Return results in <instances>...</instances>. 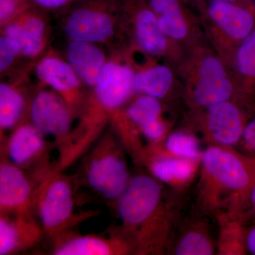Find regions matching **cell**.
<instances>
[{
    "label": "cell",
    "mask_w": 255,
    "mask_h": 255,
    "mask_svg": "<svg viewBox=\"0 0 255 255\" xmlns=\"http://www.w3.org/2000/svg\"><path fill=\"white\" fill-rule=\"evenodd\" d=\"M189 103L206 108L226 102H238L232 70L207 43L187 48L175 68Z\"/></svg>",
    "instance_id": "1"
},
{
    "label": "cell",
    "mask_w": 255,
    "mask_h": 255,
    "mask_svg": "<svg viewBox=\"0 0 255 255\" xmlns=\"http://www.w3.org/2000/svg\"><path fill=\"white\" fill-rule=\"evenodd\" d=\"M196 8L208 43L231 69L238 46L255 28V10L223 0H201Z\"/></svg>",
    "instance_id": "2"
},
{
    "label": "cell",
    "mask_w": 255,
    "mask_h": 255,
    "mask_svg": "<svg viewBox=\"0 0 255 255\" xmlns=\"http://www.w3.org/2000/svg\"><path fill=\"white\" fill-rule=\"evenodd\" d=\"M162 191L157 179L140 174L130 177L118 199L119 218L128 232L137 233L135 244L140 251H147L150 248Z\"/></svg>",
    "instance_id": "3"
},
{
    "label": "cell",
    "mask_w": 255,
    "mask_h": 255,
    "mask_svg": "<svg viewBox=\"0 0 255 255\" xmlns=\"http://www.w3.org/2000/svg\"><path fill=\"white\" fill-rule=\"evenodd\" d=\"M36 210L43 232L56 238L88 219L93 212L76 214L73 187L62 172L50 171L41 179L37 190Z\"/></svg>",
    "instance_id": "4"
},
{
    "label": "cell",
    "mask_w": 255,
    "mask_h": 255,
    "mask_svg": "<svg viewBox=\"0 0 255 255\" xmlns=\"http://www.w3.org/2000/svg\"><path fill=\"white\" fill-rule=\"evenodd\" d=\"M95 145L85 162L87 182L107 200H118L130 179L122 150L111 134Z\"/></svg>",
    "instance_id": "5"
},
{
    "label": "cell",
    "mask_w": 255,
    "mask_h": 255,
    "mask_svg": "<svg viewBox=\"0 0 255 255\" xmlns=\"http://www.w3.org/2000/svg\"><path fill=\"white\" fill-rule=\"evenodd\" d=\"M122 13L131 23L134 40L145 54L164 58L174 68L186 48L169 39L159 28L157 16L143 0H119Z\"/></svg>",
    "instance_id": "6"
},
{
    "label": "cell",
    "mask_w": 255,
    "mask_h": 255,
    "mask_svg": "<svg viewBox=\"0 0 255 255\" xmlns=\"http://www.w3.org/2000/svg\"><path fill=\"white\" fill-rule=\"evenodd\" d=\"M119 9V0H79L65 21L67 36L71 41H109L115 32L114 13Z\"/></svg>",
    "instance_id": "7"
},
{
    "label": "cell",
    "mask_w": 255,
    "mask_h": 255,
    "mask_svg": "<svg viewBox=\"0 0 255 255\" xmlns=\"http://www.w3.org/2000/svg\"><path fill=\"white\" fill-rule=\"evenodd\" d=\"M202 163L213 182L246 200L255 184V159L222 147L211 146L204 152Z\"/></svg>",
    "instance_id": "8"
},
{
    "label": "cell",
    "mask_w": 255,
    "mask_h": 255,
    "mask_svg": "<svg viewBox=\"0 0 255 255\" xmlns=\"http://www.w3.org/2000/svg\"><path fill=\"white\" fill-rule=\"evenodd\" d=\"M153 11L166 36L183 48L206 43L199 15L181 0H143Z\"/></svg>",
    "instance_id": "9"
},
{
    "label": "cell",
    "mask_w": 255,
    "mask_h": 255,
    "mask_svg": "<svg viewBox=\"0 0 255 255\" xmlns=\"http://www.w3.org/2000/svg\"><path fill=\"white\" fill-rule=\"evenodd\" d=\"M75 116L66 102L54 91L41 90L30 105L31 123L43 135L55 139L59 152L68 144Z\"/></svg>",
    "instance_id": "10"
},
{
    "label": "cell",
    "mask_w": 255,
    "mask_h": 255,
    "mask_svg": "<svg viewBox=\"0 0 255 255\" xmlns=\"http://www.w3.org/2000/svg\"><path fill=\"white\" fill-rule=\"evenodd\" d=\"M134 75L127 64L107 61L87 99L114 117L134 92Z\"/></svg>",
    "instance_id": "11"
},
{
    "label": "cell",
    "mask_w": 255,
    "mask_h": 255,
    "mask_svg": "<svg viewBox=\"0 0 255 255\" xmlns=\"http://www.w3.org/2000/svg\"><path fill=\"white\" fill-rule=\"evenodd\" d=\"M31 179L23 169L3 159L0 164V212L6 216L32 215L36 194Z\"/></svg>",
    "instance_id": "12"
},
{
    "label": "cell",
    "mask_w": 255,
    "mask_h": 255,
    "mask_svg": "<svg viewBox=\"0 0 255 255\" xmlns=\"http://www.w3.org/2000/svg\"><path fill=\"white\" fill-rule=\"evenodd\" d=\"M204 127L211 138L223 145H232L243 138L250 117L255 115L235 100L226 101L204 108Z\"/></svg>",
    "instance_id": "13"
},
{
    "label": "cell",
    "mask_w": 255,
    "mask_h": 255,
    "mask_svg": "<svg viewBox=\"0 0 255 255\" xmlns=\"http://www.w3.org/2000/svg\"><path fill=\"white\" fill-rule=\"evenodd\" d=\"M37 78L63 98L73 115H80L87 98L82 94L81 80L67 61L54 56L43 58L37 65Z\"/></svg>",
    "instance_id": "14"
},
{
    "label": "cell",
    "mask_w": 255,
    "mask_h": 255,
    "mask_svg": "<svg viewBox=\"0 0 255 255\" xmlns=\"http://www.w3.org/2000/svg\"><path fill=\"white\" fill-rule=\"evenodd\" d=\"M53 254L55 255H127L132 246L121 236H62L55 239Z\"/></svg>",
    "instance_id": "15"
},
{
    "label": "cell",
    "mask_w": 255,
    "mask_h": 255,
    "mask_svg": "<svg viewBox=\"0 0 255 255\" xmlns=\"http://www.w3.org/2000/svg\"><path fill=\"white\" fill-rule=\"evenodd\" d=\"M43 233L32 215H1L0 255L15 254L36 246Z\"/></svg>",
    "instance_id": "16"
},
{
    "label": "cell",
    "mask_w": 255,
    "mask_h": 255,
    "mask_svg": "<svg viewBox=\"0 0 255 255\" xmlns=\"http://www.w3.org/2000/svg\"><path fill=\"white\" fill-rule=\"evenodd\" d=\"M8 159L21 169L44 159L47 144L44 135L32 124H21L12 132L4 147Z\"/></svg>",
    "instance_id": "17"
},
{
    "label": "cell",
    "mask_w": 255,
    "mask_h": 255,
    "mask_svg": "<svg viewBox=\"0 0 255 255\" xmlns=\"http://www.w3.org/2000/svg\"><path fill=\"white\" fill-rule=\"evenodd\" d=\"M45 31L44 20L28 7L8 22L4 28V35L19 43L21 54L33 58L43 50Z\"/></svg>",
    "instance_id": "18"
},
{
    "label": "cell",
    "mask_w": 255,
    "mask_h": 255,
    "mask_svg": "<svg viewBox=\"0 0 255 255\" xmlns=\"http://www.w3.org/2000/svg\"><path fill=\"white\" fill-rule=\"evenodd\" d=\"M238 102L255 114V28L236 50L231 67Z\"/></svg>",
    "instance_id": "19"
},
{
    "label": "cell",
    "mask_w": 255,
    "mask_h": 255,
    "mask_svg": "<svg viewBox=\"0 0 255 255\" xmlns=\"http://www.w3.org/2000/svg\"><path fill=\"white\" fill-rule=\"evenodd\" d=\"M67 62L80 80L93 88L102 69L107 63L105 52L96 43L71 41L66 50Z\"/></svg>",
    "instance_id": "20"
},
{
    "label": "cell",
    "mask_w": 255,
    "mask_h": 255,
    "mask_svg": "<svg viewBox=\"0 0 255 255\" xmlns=\"http://www.w3.org/2000/svg\"><path fill=\"white\" fill-rule=\"evenodd\" d=\"M182 85L172 65L157 64L135 73L134 92L162 100Z\"/></svg>",
    "instance_id": "21"
},
{
    "label": "cell",
    "mask_w": 255,
    "mask_h": 255,
    "mask_svg": "<svg viewBox=\"0 0 255 255\" xmlns=\"http://www.w3.org/2000/svg\"><path fill=\"white\" fill-rule=\"evenodd\" d=\"M191 160L175 156H161L150 159L149 169L153 177L160 182L183 183L190 179L195 170Z\"/></svg>",
    "instance_id": "22"
},
{
    "label": "cell",
    "mask_w": 255,
    "mask_h": 255,
    "mask_svg": "<svg viewBox=\"0 0 255 255\" xmlns=\"http://www.w3.org/2000/svg\"><path fill=\"white\" fill-rule=\"evenodd\" d=\"M162 107L158 99L147 95L137 97L125 111L122 109L118 114L130 125L140 130L144 126L161 118Z\"/></svg>",
    "instance_id": "23"
},
{
    "label": "cell",
    "mask_w": 255,
    "mask_h": 255,
    "mask_svg": "<svg viewBox=\"0 0 255 255\" xmlns=\"http://www.w3.org/2000/svg\"><path fill=\"white\" fill-rule=\"evenodd\" d=\"M25 108L22 95L9 84L0 85V128L1 132L12 128L19 122Z\"/></svg>",
    "instance_id": "24"
},
{
    "label": "cell",
    "mask_w": 255,
    "mask_h": 255,
    "mask_svg": "<svg viewBox=\"0 0 255 255\" xmlns=\"http://www.w3.org/2000/svg\"><path fill=\"white\" fill-rule=\"evenodd\" d=\"M165 147L175 157L196 159L200 155L199 142L195 137L185 132L171 133L166 139Z\"/></svg>",
    "instance_id": "25"
},
{
    "label": "cell",
    "mask_w": 255,
    "mask_h": 255,
    "mask_svg": "<svg viewBox=\"0 0 255 255\" xmlns=\"http://www.w3.org/2000/svg\"><path fill=\"white\" fill-rule=\"evenodd\" d=\"M214 254L212 243L203 233L191 231L187 233L178 243L177 255H210Z\"/></svg>",
    "instance_id": "26"
},
{
    "label": "cell",
    "mask_w": 255,
    "mask_h": 255,
    "mask_svg": "<svg viewBox=\"0 0 255 255\" xmlns=\"http://www.w3.org/2000/svg\"><path fill=\"white\" fill-rule=\"evenodd\" d=\"M21 54V47L16 40L6 36L0 38V71L4 72L13 63L18 55Z\"/></svg>",
    "instance_id": "27"
},
{
    "label": "cell",
    "mask_w": 255,
    "mask_h": 255,
    "mask_svg": "<svg viewBox=\"0 0 255 255\" xmlns=\"http://www.w3.org/2000/svg\"><path fill=\"white\" fill-rule=\"evenodd\" d=\"M28 7L29 3L27 0H0L1 24L9 22Z\"/></svg>",
    "instance_id": "28"
},
{
    "label": "cell",
    "mask_w": 255,
    "mask_h": 255,
    "mask_svg": "<svg viewBox=\"0 0 255 255\" xmlns=\"http://www.w3.org/2000/svg\"><path fill=\"white\" fill-rule=\"evenodd\" d=\"M139 131L141 132L146 138L156 142L164 136L167 131V127L162 118H160L140 128Z\"/></svg>",
    "instance_id": "29"
},
{
    "label": "cell",
    "mask_w": 255,
    "mask_h": 255,
    "mask_svg": "<svg viewBox=\"0 0 255 255\" xmlns=\"http://www.w3.org/2000/svg\"><path fill=\"white\" fill-rule=\"evenodd\" d=\"M78 1L79 0H27L28 3H33L38 7L50 10L61 9Z\"/></svg>",
    "instance_id": "30"
},
{
    "label": "cell",
    "mask_w": 255,
    "mask_h": 255,
    "mask_svg": "<svg viewBox=\"0 0 255 255\" xmlns=\"http://www.w3.org/2000/svg\"><path fill=\"white\" fill-rule=\"evenodd\" d=\"M248 148L255 152V115L246 124L243 138Z\"/></svg>",
    "instance_id": "31"
},
{
    "label": "cell",
    "mask_w": 255,
    "mask_h": 255,
    "mask_svg": "<svg viewBox=\"0 0 255 255\" xmlns=\"http://www.w3.org/2000/svg\"><path fill=\"white\" fill-rule=\"evenodd\" d=\"M246 248L251 254L255 255V225L248 230L245 236Z\"/></svg>",
    "instance_id": "32"
},
{
    "label": "cell",
    "mask_w": 255,
    "mask_h": 255,
    "mask_svg": "<svg viewBox=\"0 0 255 255\" xmlns=\"http://www.w3.org/2000/svg\"><path fill=\"white\" fill-rule=\"evenodd\" d=\"M245 201L248 203V206L250 207L251 214L255 217V184L248 193Z\"/></svg>",
    "instance_id": "33"
},
{
    "label": "cell",
    "mask_w": 255,
    "mask_h": 255,
    "mask_svg": "<svg viewBox=\"0 0 255 255\" xmlns=\"http://www.w3.org/2000/svg\"><path fill=\"white\" fill-rule=\"evenodd\" d=\"M223 1L240 5V6H244V7L248 8V9L255 10L253 0H223Z\"/></svg>",
    "instance_id": "34"
},
{
    "label": "cell",
    "mask_w": 255,
    "mask_h": 255,
    "mask_svg": "<svg viewBox=\"0 0 255 255\" xmlns=\"http://www.w3.org/2000/svg\"><path fill=\"white\" fill-rule=\"evenodd\" d=\"M181 1L185 3V4H187V5L192 4L194 5V6H197V4H199V1H200L201 0H181Z\"/></svg>",
    "instance_id": "35"
},
{
    "label": "cell",
    "mask_w": 255,
    "mask_h": 255,
    "mask_svg": "<svg viewBox=\"0 0 255 255\" xmlns=\"http://www.w3.org/2000/svg\"><path fill=\"white\" fill-rule=\"evenodd\" d=\"M253 4H254L255 8V0H253Z\"/></svg>",
    "instance_id": "36"
}]
</instances>
